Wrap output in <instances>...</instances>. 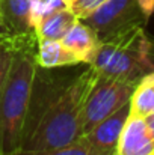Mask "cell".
I'll list each match as a JSON object with an SVG mask.
<instances>
[{"mask_svg": "<svg viewBox=\"0 0 154 155\" xmlns=\"http://www.w3.org/2000/svg\"><path fill=\"white\" fill-rule=\"evenodd\" d=\"M130 111L142 117L154 113V71L138 81L130 98Z\"/></svg>", "mask_w": 154, "mask_h": 155, "instance_id": "7c38bea8", "label": "cell"}, {"mask_svg": "<svg viewBox=\"0 0 154 155\" xmlns=\"http://www.w3.org/2000/svg\"><path fill=\"white\" fill-rule=\"evenodd\" d=\"M83 21L104 41L128 27L145 26L148 18L142 14L138 0H106L100 8L83 18Z\"/></svg>", "mask_w": 154, "mask_h": 155, "instance_id": "5b68a950", "label": "cell"}, {"mask_svg": "<svg viewBox=\"0 0 154 155\" xmlns=\"http://www.w3.org/2000/svg\"><path fill=\"white\" fill-rule=\"evenodd\" d=\"M36 35L17 41L9 72L0 87V155H14L21 148L33 100L38 63Z\"/></svg>", "mask_w": 154, "mask_h": 155, "instance_id": "7a4b0ae2", "label": "cell"}, {"mask_svg": "<svg viewBox=\"0 0 154 155\" xmlns=\"http://www.w3.org/2000/svg\"><path fill=\"white\" fill-rule=\"evenodd\" d=\"M128 114H130V103L122 105L119 110H116L115 113H112L110 116L103 119L101 122H98L82 139H85L88 143H91L97 148L107 149V151H115Z\"/></svg>", "mask_w": 154, "mask_h": 155, "instance_id": "ba28073f", "label": "cell"}, {"mask_svg": "<svg viewBox=\"0 0 154 155\" xmlns=\"http://www.w3.org/2000/svg\"><path fill=\"white\" fill-rule=\"evenodd\" d=\"M145 122H147V127H148L151 136L154 137V113L148 114V116H145Z\"/></svg>", "mask_w": 154, "mask_h": 155, "instance_id": "ac0fdd59", "label": "cell"}, {"mask_svg": "<svg viewBox=\"0 0 154 155\" xmlns=\"http://www.w3.org/2000/svg\"><path fill=\"white\" fill-rule=\"evenodd\" d=\"M17 41L18 39L0 36V87H2L8 72H9L12 57L15 53V47H17Z\"/></svg>", "mask_w": 154, "mask_h": 155, "instance_id": "9a60e30c", "label": "cell"}, {"mask_svg": "<svg viewBox=\"0 0 154 155\" xmlns=\"http://www.w3.org/2000/svg\"><path fill=\"white\" fill-rule=\"evenodd\" d=\"M100 75L138 83L154 71V41L145 33V26L128 27L101 41L94 62Z\"/></svg>", "mask_w": 154, "mask_h": 155, "instance_id": "3957f363", "label": "cell"}, {"mask_svg": "<svg viewBox=\"0 0 154 155\" xmlns=\"http://www.w3.org/2000/svg\"><path fill=\"white\" fill-rule=\"evenodd\" d=\"M106 0H77L73 5H70V9L76 14L79 20L86 18L89 14H92L97 8H100Z\"/></svg>", "mask_w": 154, "mask_h": 155, "instance_id": "2e32d148", "label": "cell"}, {"mask_svg": "<svg viewBox=\"0 0 154 155\" xmlns=\"http://www.w3.org/2000/svg\"><path fill=\"white\" fill-rule=\"evenodd\" d=\"M0 36H2V23H0Z\"/></svg>", "mask_w": 154, "mask_h": 155, "instance_id": "ffe728a7", "label": "cell"}, {"mask_svg": "<svg viewBox=\"0 0 154 155\" xmlns=\"http://www.w3.org/2000/svg\"><path fill=\"white\" fill-rule=\"evenodd\" d=\"M36 63H38V68L54 69V68H63V66H76V65H80L82 62L60 41L38 39V42H36Z\"/></svg>", "mask_w": 154, "mask_h": 155, "instance_id": "30bf717a", "label": "cell"}, {"mask_svg": "<svg viewBox=\"0 0 154 155\" xmlns=\"http://www.w3.org/2000/svg\"><path fill=\"white\" fill-rule=\"evenodd\" d=\"M79 18L76 17V14L70 8H63V9H59L50 15H47L44 20H41L35 26L33 32H35L38 39L60 41L68 33V30L74 26V23Z\"/></svg>", "mask_w": 154, "mask_h": 155, "instance_id": "8fae6325", "label": "cell"}, {"mask_svg": "<svg viewBox=\"0 0 154 155\" xmlns=\"http://www.w3.org/2000/svg\"><path fill=\"white\" fill-rule=\"evenodd\" d=\"M136 84L138 83L135 81L110 78L98 74V78L94 87L91 89L85 104L80 127V139L88 131H91L98 122L119 110L122 105L130 103Z\"/></svg>", "mask_w": 154, "mask_h": 155, "instance_id": "277c9868", "label": "cell"}, {"mask_svg": "<svg viewBox=\"0 0 154 155\" xmlns=\"http://www.w3.org/2000/svg\"><path fill=\"white\" fill-rule=\"evenodd\" d=\"M97 78L98 71L88 65L67 84L51 91L38 117L26 127L20 151H51L79 140L85 104Z\"/></svg>", "mask_w": 154, "mask_h": 155, "instance_id": "6da1fadb", "label": "cell"}, {"mask_svg": "<svg viewBox=\"0 0 154 155\" xmlns=\"http://www.w3.org/2000/svg\"><path fill=\"white\" fill-rule=\"evenodd\" d=\"M14 155H115V151L97 148L88 143L85 139H79L74 143L63 148H57L51 151H18Z\"/></svg>", "mask_w": 154, "mask_h": 155, "instance_id": "4fadbf2b", "label": "cell"}, {"mask_svg": "<svg viewBox=\"0 0 154 155\" xmlns=\"http://www.w3.org/2000/svg\"><path fill=\"white\" fill-rule=\"evenodd\" d=\"M63 8H70L67 0H32V5H30V21H32L33 29L47 15H50V14L59 11V9H63Z\"/></svg>", "mask_w": 154, "mask_h": 155, "instance_id": "5bb4252c", "label": "cell"}, {"mask_svg": "<svg viewBox=\"0 0 154 155\" xmlns=\"http://www.w3.org/2000/svg\"><path fill=\"white\" fill-rule=\"evenodd\" d=\"M60 42L74 53L82 63L91 65L101 45V39L95 30L88 26L83 20H77L68 33L60 39Z\"/></svg>", "mask_w": 154, "mask_h": 155, "instance_id": "9c48e42d", "label": "cell"}, {"mask_svg": "<svg viewBox=\"0 0 154 155\" xmlns=\"http://www.w3.org/2000/svg\"><path fill=\"white\" fill-rule=\"evenodd\" d=\"M32 0H0L2 36L20 39L33 35L30 21Z\"/></svg>", "mask_w": 154, "mask_h": 155, "instance_id": "52a82bcc", "label": "cell"}, {"mask_svg": "<svg viewBox=\"0 0 154 155\" xmlns=\"http://www.w3.org/2000/svg\"><path fill=\"white\" fill-rule=\"evenodd\" d=\"M74 2H77V0H67V3H68V6H70V5H73Z\"/></svg>", "mask_w": 154, "mask_h": 155, "instance_id": "d6986e66", "label": "cell"}, {"mask_svg": "<svg viewBox=\"0 0 154 155\" xmlns=\"http://www.w3.org/2000/svg\"><path fill=\"white\" fill-rule=\"evenodd\" d=\"M115 155H154V137L145 117L130 111L116 143Z\"/></svg>", "mask_w": 154, "mask_h": 155, "instance_id": "8992f818", "label": "cell"}, {"mask_svg": "<svg viewBox=\"0 0 154 155\" xmlns=\"http://www.w3.org/2000/svg\"><path fill=\"white\" fill-rule=\"evenodd\" d=\"M138 3H139V8H141L142 14L147 18H150L154 14V0H138Z\"/></svg>", "mask_w": 154, "mask_h": 155, "instance_id": "e0dca14e", "label": "cell"}]
</instances>
